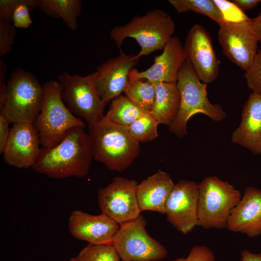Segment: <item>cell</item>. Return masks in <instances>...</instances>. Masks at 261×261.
Wrapping results in <instances>:
<instances>
[{
  "instance_id": "obj_7",
  "label": "cell",
  "mask_w": 261,
  "mask_h": 261,
  "mask_svg": "<svg viewBox=\"0 0 261 261\" xmlns=\"http://www.w3.org/2000/svg\"><path fill=\"white\" fill-rule=\"evenodd\" d=\"M198 226L226 228L228 219L241 199L239 190L217 176L205 177L199 184Z\"/></svg>"
},
{
  "instance_id": "obj_2",
  "label": "cell",
  "mask_w": 261,
  "mask_h": 261,
  "mask_svg": "<svg viewBox=\"0 0 261 261\" xmlns=\"http://www.w3.org/2000/svg\"><path fill=\"white\" fill-rule=\"evenodd\" d=\"M93 159L111 171L127 169L138 157L139 143L130 134L128 127L119 125L104 116L88 125Z\"/></svg>"
},
{
  "instance_id": "obj_4",
  "label": "cell",
  "mask_w": 261,
  "mask_h": 261,
  "mask_svg": "<svg viewBox=\"0 0 261 261\" xmlns=\"http://www.w3.org/2000/svg\"><path fill=\"white\" fill-rule=\"evenodd\" d=\"M176 85L180 96L177 114L169 130L182 138L187 133L188 121L194 115L202 113L213 120L219 122L226 117L221 105L212 104L207 97V84L199 78L190 63L186 60L178 74Z\"/></svg>"
},
{
  "instance_id": "obj_6",
  "label": "cell",
  "mask_w": 261,
  "mask_h": 261,
  "mask_svg": "<svg viewBox=\"0 0 261 261\" xmlns=\"http://www.w3.org/2000/svg\"><path fill=\"white\" fill-rule=\"evenodd\" d=\"M43 86V104L34 124L42 147L51 148L59 143L71 129L76 127L85 128L86 123L67 107L61 98L57 81H48Z\"/></svg>"
},
{
  "instance_id": "obj_27",
  "label": "cell",
  "mask_w": 261,
  "mask_h": 261,
  "mask_svg": "<svg viewBox=\"0 0 261 261\" xmlns=\"http://www.w3.org/2000/svg\"><path fill=\"white\" fill-rule=\"evenodd\" d=\"M75 258L77 261H120L111 243L99 245L88 243Z\"/></svg>"
},
{
  "instance_id": "obj_23",
  "label": "cell",
  "mask_w": 261,
  "mask_h": 261,
  "mask_svg": "<svg viewBox=\"0 0 261 261\" xmlns=\"http://www.w3.org/2000/svg\"><path fill=\"white\" fill-rule=\"evenodd\" d=\"M125 96L143 110L151 112L154 104L156 91L154 85L148 81L130 75L124 90Z\"/></svg>"
},
{
  "instance_id": "obj_30",
  "label": "cell",
  "mask_w": 261,
  "mask_h": 261,
  "mask_svg": "<svg viewBox=\"0 0 261 261\" xmlns=\"http://www.w3.org/2000/svg\"><path fill=\"white\" fill-rule=\"evenodd\" d=\"M29 8H36V0H26L16 7L12 19L14 27L26 29L31 25L32 20L29 14Z\"/></svg>"
},
{
  "instance_id": "obj_26",
  "label": "cell",
  "mask_w": 261,
  "mask_h": 261,
  "mask_svg": "<svg viewBox=\"0 0 261 261\" xmlns=\"http://www.w3.org/2000/svg\"><path fill=\"white\" fill-rule=\"evenodd\" d=\"M159 124L150 112H146L130 125L128 130L130 135L137 142H151L158 137Z\"/></svg>"
},
{
  "instance_id": "obj_18",
  "label": "cell",
  "mask_w": 261,
  "mask_h": 261,
  "mask_svg": "<svg viewBox=\"0 0 261 261\" xmlns=\"http://www.w3.org/2000/svg\"><path fill=\"white\" fill-rule=\"evenodd\" d=\"M226 228L249 237L261 234V190L254 187L246 188L228 219Z\"/></svg>"
},
{
  "instance_id": "obj_34",
  "label": "cell",
  "mask_w": 261,
  "mask_h": 261,
  "mask_svg": "<svg viewBox=\"0 0 261 261\" xmlns=\"http://www.w3.org/2000/svg\"><path fill=\"white\" fill-rule=\"evenodd\" d=\"M10 122L1 114H0V153H2L9 136Z\"/></svg>"
},
{
  "instance_id": "obj_21",
  "label": "cell",
  "mask_w": 261,
  "mask_h": 261,
  "mask_svg": "<svg viewBox=\"0 0 261 261\" xmlns=\"http://www.w3.org/2000/svg\"><path fill=\"white\" fill-rule=\"evenodd\" d=\"M153 84L156 97L150 113L159 124L169 126L175 119L180 106V96L176 83Z\"/></svg>"
},
{
  "instance_id": "obj_32",
  "label": "cell",
  "mask_w": 261,
  "mask_h": 261,
  "mask_svg": "<svg viewBox=\"0 0 261 261\" xmlns=\"http://www.w3.org/2000/svg\"><path fill=\"white\" fill-rule=\"evenodd\" d=\"M211 249L204 246H195L191 248L186 258H177L171 261H215Z\"/></svg>"
},
{
  "instance_id": "obj_25",
  "label": "cell",
  "mask_w": 261,
  "mask_h": 261,
  "mask_svg": "<svg viewBox=\"0 0 261 261\" xmlns=\"http://www.w3.org/2000/svg\"><path fill=\"white\" fill-rule=\"evenodd\" d=\"M168 1L179 14L192 11L209 17L219 26L227 22L214 0H169Z\"/></svg>"
},
{
  "instance_id": "obj_15",
  "label": "cell",
  "mask_w": 261,
  "mask_h": 261,
  "mask_svg": "<svg viewBox=\"0 0 261 261\" xmlns=\"http://www.w3.org/2000/svg\"><path fill=\"white\" fill-rule=\"evenodd\" d=\"M40 145L39 133L34 123H13L2 153L4 160L17 168H32L40 156Z\"/></svg>"
},
{
  "instance_id": "obj_37",
  "label": "cell",
  "mask_w": 261,
  "mask_h": 261,
  "mask_svg": "<svg viewBox=\"0 0 261 261\" xmlns=\"http://www.w3.org/2000/svg\"><path fill=\"white\" fill-rule=\"evenodd\" d=\"M240 261H261V251L259 253H253L244 249L241 252Z\"/></svg>"
},
{
  "instance_id": "obj_33",
  "label": "cell",
  "mask_w": 261,
  "mask_h": 261,
  "mask_svg": "<svg viewBox=\"0 0 261 261\" xmlns=\"http://www.w3.org/2000/svg\"><path fill=\"white\" fill-rule=\"evenodd\" d=\"M26 0H0V18L12 22V15L16 7Z\"/></svg>"
},
{
  "instance_id": "obj_35",
  "label": "cell",
  "mask_w": 261,
  "mask_h": 261,
  "mask_svg": "<svg viewBox=\"0 0 261 261\" xmlns=\"http://www.w3.org/2000/svg\"><path fill=\"white\" fill-rule=\"evenodd\" d=\"M231 1L243 12L249 10L261 2V0H232Z\"/></svg>"
},
{
  "instance_id": "obj_11",
  "label": "cell",
  "mask_w": 261,
  "mask_h": 261,
  "mask_svg": "<svg viewBox=\"0 0 261 261\" xmlns=\"http://www.w3.org/2000/svg\"><path fill=\"white\" fill-rule=\"evenodd\" d=\"M218 37L225 56L241 69L247 70L258 50V41L250 19L241 22H227L220 25Z\"/></svg>"
},
{
  "instance_id": "obj_12",
  "label": "cell",
  "mask_w": 261,
  "mask_h": 261,
  "mask_svg": "<svg viewBox=\"0 0 261 261\" xmlns=\"http://www.w3.org/2000/svg\"><path fill=\"white\" fill-rule=\"evenodd\" d=\"M198 184L192 180H180L174 186L165 205L167 221L186 234L198 224Z\"/></svg>"
},
{
  "instance_id": "obj_38",
  "label": "cell",
  "mask_w": 261,
  "mask_h": 261,
  "mask_svg": "<svg viewBox=\"0 0 261 261\" xmlns=\"http://www.w3.org/2000/svg\"><path fill=\"white\" fill-rule=\"evenodd\" d=\"M7 72V67L5 62L1 58L0 59V83H4L5 77Z\"/></svg>"
},
{
  "instance_id": "obj_24",
  "label": "cell",
  "mask_w": 261,
  "mask_h": 261,
  "mask_svg": "<svg viewBox=\"0 0 261 261\" xmlns=\"http://www.w3.org/2000/svg\"><path fill=\"white\" fill-rule=\"evenodd\" d=\"M145 112L121 94L112 100L104 116L114 123L129 127Z\"/></svg>"
},
{
  "instance_id": "obj_39",
  "label": "cell",
  "mask_w": 261,
  "mask_h": 261,
  "mask_svg": "<svg viewBox=\"0 0 261 261\" xmlns=\"http://www.w3.org/2000/svg\"><path fill=\"white\" fill-rule=\"evenodd\" d=\"M69 261H77V260L75 258H72Z\"/></svg>"
},
{
  "instance_id": "obj_20",
  "label": "cell",
  "mask_w": 261,
  "mask_h": 261,
  "mask_svg": "<svg viewBox=\"0 0 261 261\" xmlns=\"http://www.w3.org/2000/svg\"><path fill=\"white\" fill-rule=\"evenodd\" d=\"M169 174L161 170L138 184L137 198L141 211L165 214V205L174 186Z\"/></svg>"
},
{
  "instance_id": "obj_17",
  "label": "cell",
  "mask_w": 261,
  "mask_h": 261,
  "mask_svg": "<svg viewBox=\"0 0 261 261\" xmlns=\"http://www.w3.org/2000/svg\"><path fill=\"white\" fill-rule=\"evenodd\" d=\"M119 227L103 213L93 215L80 210L72 211L68 220L70 232L75 238L95 245L111 243Z\"/></svg>"
},
{
  "instance_id": "obj_10",
  "label": "cell",
  "mask_w": 261,
  "mask_h": 261,
  "mask_svg": "<svg viewBox=\"0 0 261 261\" xmlns=\"http://www.w3.org/2000/svg\"><path fill=\"white\" fill-rule=\"evenodd\" d=\"M137 182L116 176L106 186L99 189L98 204L102 213L119 225L141 214L137 198Z\"/></svg>"
},
{
  "instance_id": "obj_13",
  "label": "cell",
  "mask_w": 261,
  "mask_h": 261,
  "mask_svg": "<svg viewBox=\"0 0 261 261\" xmlns=\"http://www.w3.org/2000/svg\"><path fill=\"white\" fill-rule=\"evenodd\" d=\"M186 60L200 80L210 83L218 77L220 61L217 57L209 32L199 24L189 29L184 45Z\"/></svg>"
},
{
  "instance_id": "obj_14",
  "label": "cell",
  "mask_w": 261,
  "mask_h": 261,
  "mask_svg": "<svg viewBox=\"0 0 261 261\" xmlns=\"http://www.w3.org/2000/svg\"><path fill=\"white\" fill-rule=\"evenodd\" d=\"M136 55L121 52L116 57L104 61L93 72L95 88L106 104L124 92L130 71L139 61Z\"/></svg>"
},
{
  "instance_id": "obj_29",
  "label": "cell",
  "mask_w": 261,
  "mask_h": 261,
  "mask_svg": "<svg viewBox=\"0 0 261 261\" xmlns=\"http://www.w3.org/2000/svg\"><path fill=\"white\" fill-rule=\"evenodd\" d=\"M16 34L15 27L12 24V22L0 18V57L11 52Z\"/></svg>"
},
{
  "instance_id": "obj_16",
  "label": "cell",
  "mask_w": 261,
  "mask_h": 261,
  "mask_svg": "<svg viewBox=\"0 0 261 261\" xmlns=\"http://www.w3.org/2000/svg\"><path fill=\"white\" fill-rule=\"evenodd\" d=\"M186 58L180 38L173 36L164 46L161 54L154 58V63L145 71L133 69L130 75L145 79L152 83H176L178 74Z\"/></svg>"
},
{
  "instance_id": "obj_9",
  "label": "cell",
  "mask_w": 261,
  "mask_h": 261,
  "mask_svg": "<svg viewBox=\"0 0 261 261\" xmlns=\"http://www.w3.org/2000/svg\"><path fill=\"white\" fill-rule=\"evenodd\" d=\"M143 215L119 225L111 244L122 261H158L167 255L166 248L150 236Z\"/></svg>"
},
{
  "instance_id": "obj_36",
  "label": "cell",
  "mask_w": 261,
  "mask_h": 261,
  "mask_svg": "<svg viewBox=\"0 0 261 261\" xmlns=\"http://www.w3.org/2000/svg\"><path fill=\"white\" fill-rule=\"evenodd\" d=\"M250 24L258 42H261V13L256 17L250 18Z\"/></svg>"
},
{
  "instance_id": "obj_22",
  "label": "cell",
  "mask_w": 261,
  "mask_h": 261,
  "mask_svg": "<svg viewBox=\"0 0 261 261\" xmlns=\"http://www.w3.org/2000/svg\"><path fill=\"white\" fill-rule=\"evenodd\" d=\"M36 7L51 17L61 18L71 29L77 28V18L81 14L80 0H36Z\"/></svg>"
},
{
  "instance_id": "obj_28",
  "label": "cell",
  "mask_w": 261,
  "mask_h": 261,
  "mask_svg": "<svg viewBox=\"0 0 261 261\" xmlns=\"http://www.w3.org/2000/svg\"><path fill=\"white\" fill-rule=\"evenodd\" d=\"M245 77L252 92L261 95V48L258 49L252 64L245 71Z\"/></svg>"
},
{
  "instance_id": "obj_31",
  "label": "cell",
  "mask_w": 261,
  "mask_h": 261,
  "mask_svg": "<svg viewBox=\"0 0 261 261\" xmlns=\"http://www.w3.org/2000/svg\"><path fill=\"white\" fill-rule=\"evenodd\" d=\"M214 1L221 11L226 22H241L250 19L231 1L214 0Z\"/></svg>"
},
{
  "instance_id": "obj_5",
  "label": "cell",
  "mask_w": 261,
  "mask_h": 261,
  "mask_svg": "<svg viewBox=\"0 0 261 261\" xmlns=\"http://www.w3.org/2000/svg\"><path fill=\"white\" fill-rule=\"evenodd\" d=\"M44 100V88L32 73L17 68L6 84V96L0 105V114L10 123H34Z\"/></svg>"
},
{
  "instance_id": "obj_1",
  "label": "cell",
  "mask_w": 261,
  "mask_h": 261,
  "mask_svg": "<svg viewBox=\"0 0 261 261\" xmlns=\"http://www.w3.org/2000/svg\"><path fill=\"white\" fill-rule=\"evenodd\" d=\"M84 128L74 127L55 146L42 147L33 170L56 179L86 176L93 157L89 135Z\"/></svg>"
},
{
  "instance_id": "obj_8",
  "label": "cell",
  "mask_w": 261,
  "mask_h": 261,
  "mask_svg": "<svg viewBox=\"0 0 261 261\" xmlns=\"http://www.w3.org/2000/svg\"><path fill=\"white\" fill-rule=\"evenodd\" d=\"M61 97L74 116L84 118L90 125L104 117L105 104L95 88L93 72L86 76L63 72L58 75Z\"/></svg>"
},
{
  "instance_id": "obj_3",
  "label": "cell",
  "mask_w": 261,
  "mask_h": 261,
  "mask_svg": "<svg viewBox=\"0 0 261 261\" xmlns=\"http://www.w3.org/2000/svg\"><path fill=\"white\" fill-rule=\"evenodd\" d=\"M175 24L172 16L162 9H154L143 15L133 17L129 22L114 27L110 37L120 49L127 38L134 39L141 50L137 58L163 50L173 36Z\"/></svg>"
},
{
  "instance_id": "obj_19",
  "label": "cell",
  "mask_w": 261,
  "mask_h": 261,
  "mask_svg": "<svg viewBox=\"0 0 261 261\" xmlns=\"http://www.w3.org/2000/svg\"><path fill=\"white\" fill-rule=\"evenodd\" d=\"M232 142L261 155V95L252 92L249 96L240 124L232 135Z\"/></svg>"
}]
</instances>
